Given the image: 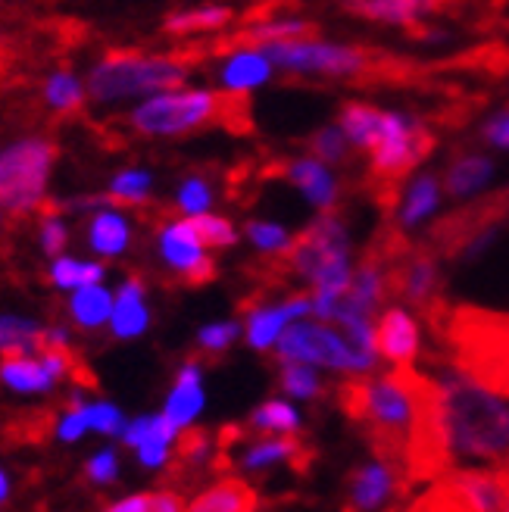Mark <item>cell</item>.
Listing matches in <instances>:
<instances>
[{
  "instance_id": "7dc6e473",
  "label": "cell",
  "mask_w": 509,
  "mask_h": 512,
  "mask_svg": "<svg viewBox=\"0 0 509 512\" xmlns=\"http://www.w3.org/2000/svg\"><path fill=\"white\" fill-rule=\"evenodd\" d=\"M0 219H4V207H0Z\"/></svg>"
},
{
  "instance_id": "c3c4849f",
  "label": "cell",
  "mask_w": 509,
  "mask_h": 512,
  "mask_svg": "<svg viewBox=\"0 0 509 512\" xmlns=\"http://www.w3.org/2000/svg\"><path fill=\"white\" fill-rule=\"evenodd\" d=\"M500 469H509V459H506V466H500Z\"/></svg>"
},
{
  "instance_id": "836d02e7",
  "label": "cell",
  "mask_w": 509,
  "mask_h": 512,
  "mask_svg": "<svg viewBox=\"0 0 509 512\" xmlns=\"http://www.w3.org/2000/svg\"><path fill=\"white\" fill-rule=\"evenodd\" d=\"M278 384H282L285 394L297 400H316L325 394L322 378L310 366H300V363H278Z\"/></svg>"
},
{
  "instance_id": "603a6c76",
  "label": "cell",
  "mask_w": 509,
  "mask_h": 512,
  "mask_svg": "<svg viewBox=\"0 0 509 512\" xmlns=\"http://www.w3.org/2000/svg\"><path fill=\"white\" fill-rule=\"evenodd\" d=\"M235 19L232 7L210 4V7H194V10H175L163 19V32L172 38L197 35V32H219Z\"/></svg>"
},
{
  "instance_id": "ba28073f",
  "label": "cell",
  "mask_w": 509,
  "mask_h": 512,
  "mask_svg": "<svg viewBox=\"0 0 509 512\" xmlns=\"http://www.w3.org/2000/svg\"><path fill=\"white\" fill-rule=\"evenodd\" d=\"M275 363L325 366L347 375H366L375 366V356L353 347L341 328L325 322H294L275 344Z\"/></svg>"
},
{
  "instance_id": "6da1fadb",
  "label": "cell",
  "mask_w": 509,
  "mask_h": 512,
  "mask_svg": "<svg viewBox=\"0 0 509 512\" xmlns=\"http://www.w3.org/2000/svg\"><path fill=\"white\" fill-rule=\"evenodd\" d=\"M416 384L419 369L410 366L385 375H347L335 388L338 409L363 431L378 463L397 469L400 484L416 428Z\"/></svg>"
},
{
  "instance_id": "8fae6325",
  "label": "cell",
  "mask_w": 509,
  "mask_h": 512,
  "mask_svg": "<svg viewBox=\"0 0 509 512\" xmlns=\"http://www.w3.org/2000/svg\"><path fill=\"white\" fill-rule=\"evenodd\" d=\"M79 369L72 347H54L41 356H0V384L16 394H44Z\"/></svg>"
},
{
  "instance_id": "7bdbcfd3",
  "label": "cell",
  "mask_w": 509,
  "mask_h": 512,
  "mask_svg": "<svg viewBox=\"0 0 509 512\" xmlns=\"http://www.w3.org/2000/svg\"><path fill=\"white\" fill-rule=\"evenodd\" d=\"M85 475L91 484H113L116 475H119V459L113 450H100L88 459V466H85Z\"/></svg>"
},
{
  "instance_id": "f6af8a7d",
  "label": "cell",
  "mask_w": 509,
  "mask_h": 512,
  "mask_svg": "<svg viewBox=\"0 0 509 512\" xmlns=\"http://www.w3.org/2000/svg\"><path fill=\"white\" fill-rule=\"evenodd\" d=\"M485 141L494 147H509V113H500L485 125Z\"/></svg>"
},
{
  "instance_id": "7c38bea8",
  "label": "cell",
  "mask_w": 509,
  "mask_h": 512,
  "mask_svg": "<svg viewBox=\"0 0 509 512\" xmlns=\"http://www.w3.org/2000/svg\"><path fill=\"white\" fill-rule=\"evenodd\" d=\"M257 175H275V178H288L291 185H297L303 191L313 207H319L322 213H338L341 210V185L338 178L328 172L319 160L313 157H297V160H272L263 169H257Z\"/></svg>"
},
{
  "instance_id": "f1b7e54d",
  "label": "cell",
  "mask_w": 509,
  "mask_h": 512,
  "mask_svg": "<svg viewBox=\"0 0 509 512\" xmlns=\"http://www.w3.org/2000/svg\"><path fill=\"white\" fill-rule=\"evenodd\" d=\"M247 428L257 434V438H272V434H297L300 416L297 409L285 400H266L263 406L253 409V416Z\"/></svg>"
},
{
  "instance_id": "e575fe53",
  "label": "cell",
  "mask_w": 509,
  "mask_h": 512,
  "mask_svg": "<svg viewBox=\"0 0 509 512\" xmlns=\"http://www.w3.org/2000/svg\"><path fill=\"white\" fill-rule=\"evenodd\" d=\"M188 225H191V232L197 235V241L203 247H210V250H225V247H235L238 244V232H235V225L228 222L225 216H185Z\"/></svg>"
},
{
  "instance_id": "4dcf8cb0",
  "label": "cell",
  "mask_w": 509,
  "mask_h": 512,
  "mask_svg": "<svg viewBox=\"0 0 509 512\" xmlns=\"http://www.w3.org/2000/svg\"><path fill=\"white\" fill-rule=\"evenodd\" d=\"M107 275V269L100 263H91V260H72V256H60L50 266V281H54L57 288H66V291H82V288H94L100 285Z\"/></svg>"
},
{
  "instance_id": "b9f144b4",
  "label": "cell",
  "mask_w": 509,
  "mask_h": 512,
  "mask_svg": "<svg viewBox=\"0 0 509 512\" xmlns=\"http://www.w3.org/2000/svg\"><path fill=\"white\" fill-rule=\"evenodd\" d=\"M88 419H91V428L100 434H125L122 413L113 403H88Z\"/></svg>"
},
{
  "instance_id": "1f68e13d",
  "label": "cell",
  "mask_w": 509,
  "mask_h": 512,
  "mask_svg": "<svg viewBox=\"0 0 509 512\" xmlns=\"http://www.w3.org/2000/svg\"><path fill=\"white\" fill-rule=\"evenodd\" d=\"M44 100H47V107L54 110V113L72 116V113H79L85 107V85L75 79L69 69H60V72H54L47 79Z\"/></svg>"
},
{
  "instance_id": "7a4b0ae2",
  "label": "cell",
  "mask_w": 509,
  "mask_h": 512,
  "mask_svg": "<svg viewBox=\"0 0 509 512\" xmlns=\"http://www.w3.org/2000/svg\"><path fill=\"white\" fill-rule=\"evenodd\" d=\"M444 360L503 400H509V313L481 306H450L441 300L425 313Z\"/></svg>"
},
{
  "instance_id": "9a60e30c",
  "label": "cell",
  "mask_w": 509,
  "mask_h": 512,
  "mask_svg": "<svg viewBox=\"0 0 509 512\" xmlns=\"http://www.w3.org/2000/svg\"><path fill=\"white\" fill-rule=\"evenodd\" d=\"M341 10L372 19V22H385V25H400L413 38H441L431 25H425V16H435L444 7L441 4H419V0H356V4H344Z\"/></svg>"
},
{
  "instance_id": "4fadbf2b",
  "label": "cell",
  "mask_w": 509,
  "mask_h": 512,
  "mask_svg": "<svg viewBox=\"0 0 509 512\" xmlns=\"http://www.w3.org/2000/svg\"><path fill=\"white\" fill-rule=\"evenodd\" d=\"M316 450L300 438V434H272V438H253L247 441V450L232 459V466L247 469V472H260L269 466H291L297 475H307L313 466Z\"/></svg>"
},
{
  "instance_id": "3957f363",
  "label": "cell",
  "mask_w": 509,
  "mask_h": 512,
  "mask_svg": "<svg viewBox=\"0 0 509 512\" xmlns=\"http://www.w3.org/2000/svg\"><path fill=\"white\" fill-rule=\"evenodd\" d=\"M129 128L141 138H182L207 128H225L232 135L253 132V104L250 94L232 91H169L144 100L129 113Z\"/></svg>"
},
{
  "instance_id": "d4e9b609",
  "label": "cell",
  "mask_w": 509,
  "mask_h": 512,
  "mask_svg": "<svg viewBox=\"0 0 509 512\" xmlns=\"http://www.w3.org/2000/svg\"><path fill=\"white\" fill-rule=\"evenodd\" d=\"M88 244L100 256H119L132 244V228L122 213L116 210H100L88 222Z\"/></svg>"
},
{
  "instance_id": "44dd1931",
  "label": "cell",
  "mask_w": 509,
  "mask_h": 512,
  "mask_svg": "<svg viewBox=\"0 0 509 512\" xmlns=\"http://www.w3.org/2000/svg\"><path fill=\"white\" fill-rule=\"evenodd\" d=\"M200 406H203V388H200V363L191 360L185 363L182 369H178L175 375V388L166 400V409H163V416L182 431L194 422V416L200 413Z\"/></svg>"
},
{
  "instance_id": "d590c367",
  "label": "cell",
  "mask_w": 509,
  "mask_h": 512,
  "mask_svg": "<svg viewBox=\"0 0 509 512\" xmlns=\"http://www.w3.org/2000/svg\"><path fill=\"white\" fill-rule=\"evenodd\" d=\"M178 213L185 216H207L210 203H213V185L207 175H188L182 188H178Z\"/></svg>"
},
{
  "instance_id": "2e32d148",
  "label": "cell",
  "mask_w": 509,
  "mask_h": 512,
  "mask_svg": "<svg viewBox=\"0 0 509 512\" xmlns=\"http://www.w3.org/2000/svg\"><path fill=\"white\" fill-rule=\"evenodd\" d=\"M419 322L400 310V306H391V310L378 313L375 322V353L385 356L388 363H394L397 369H410L419 356Z\"/></svg>"
},
{
  "instance_id": "f546056e",
  "label": "cell",
  "mask_w": 509,
  "mask_h": 512,
  "mask_svg": "<svg viewBox=\"0 0 509 512\" xmlns=\"http://www.w3.org/2000/svg\"><path fill=\"white\" fill-rule=\"evenodd\" d=\"M113 210H147L150 207V175L141 169L119 172L107 191Z\"/></svg>"
},
{
  "instance_id": "83f0119b",
  "label": "cell",
  "mask_w": 509,
  "mask_h": 512,
  "mask_svg": "<svg viewBox=\"0 0 509 512\" xmlns=\"http://www.w3.org/2000/svg\"><path fill=\"white\" fill-rule=\"evenodd\" d=\"M438 200H441V178L438 175H422L413 182L410 194L403 197L400 203V216H397V225L400 228H410L416 222H422L425 216H431L438 210Z\"/></svg>"
},
{
  "instance_id": "ab89813d",
  "label": "cell",
  "mask_w": 509,
  "mask_h": 512,
  "mask_svg": "<svg viewBox=\"0 0 509 512\" xmlns=\"http://www.w3.org/2000/svg\"><path fill=\"white\" fill-rule=\"evenodd\" d=\"M91 428V419H88V403L82 397H72L63 419L57 422V438L60 441H79L82 434Z\"/></svg>"
},
{
  "instance_id": "8d00e7d4",
  "label": "cell",
  "mask_w": 509,
  "mask_h": 512,
  "mask_svg": "<svg viewBox=\"0 0 509 512\" xmlns=\"http://www.w3.org/2000/svg\"><path fill=\"white\" fill-rule=\"evenodd\" d=\"M247 238L253 241V247L263 250L266 256H278V253H285L294 244L288 228L275 225V222H263V219H250L247 222Z\"/></svg>"
},
{
  "instance_id": "cb8c5ba5",
  "label": "cell",
  "mask_w": 509,
  "mask_h": 512,
  "mask_svg": "<svg viewBox=\"0 0 509 512\" xmlns=\"http://www.w3.org/2000/svg\"><path fill=\"white\" fill-rule=\"evenodd\" d=\"M47 350V328L32 319L0 316V356H41Z\"/></svg>"
},
{
  "instance_id": "4316f807",
  "label": "cell",
  "mask_w": 509,
  "mask_h": 512,
  "mask_svg": "<svg viewBox=\"0 0 509 512\" xmlns=\"http://www.w3.org/2000/svg\"><path fill=\"white\" fill-rule=\"evenodd\" d=\"M494 172L491 160L488 157H478V153H466V157H456L447 172H444V188L450 197H463V194H472L478 191L481 185L488 182Z\"/></svg>"
},
{
  "instance_id": "484cf974",
  "label": "cell",
  "mask_w": 509,
  "mask_h": 512,
  "mask_svg": "<svg viewBox=\"0 0 509 512\" xmlns=\"http://www.w3.org/2000/svg\"><path fill=\"white\" fill-rule=\"evenodd\" d=\"M113 306H116V297L104 285H94V288L75 291L69 297V316L79 328L94 331L113 319Z\"/></svg>"
},
{
  "instance_id": "9c48e42d",
  "label": "cell",
  "mask_w": 509,
  "mask_h": 512,
  "mask_svg": "<svg viewBox=\"0 0 509 512\" xmlns=\"http://www.w3.org/2000/svg\"><path fill=\"white\" fill-rule=\"evenodd\" d=\"M403 512H503L500 469L447 472L419 500L403 503Z\"/></svg>"
},
{
  "instance_id": "d6a6232c",
  "label": "cell",
  "mask_w": 509,
  "mask_h": 512,
  "mask_svg": "<svg viewBox=\"0 0 509 512\" xmlns=\"http://www.w3.org/2000/svg\"><path fill=\"white\" fill-rule=\"evenodd\" d=\"M307 147H310V153H313V160H319L322 166H325V163L347 166L350 157H353V144L344 138V132H341V128H335V125L319 128L316 135H310Z\"/></svg>"
},
{
  "instance_id": "bcb514c9",
  "label": "cell",
  "mask_w": 509,
  "mask_h": 512,
  "mask_svg": "<svg viewBox=\"0 0 509 512\" xmlns=\"http://www.w3.org/2000/svg\"><path fill=\"white\" fill-rule=\"evenodd\" d=\"M7 497H10V478H7L4 469H0V506L7 503Z\"/></svg>"
},
{
  "instance_id": "e0dca14e",
  "label": "cell",
  "mask_w": 509,
  "mask_h": 512,
  "mask_svg": "<svg viewBox=\"0 0 509 512\" xmlns=\"http://www.w3.org/2000/svg\"><path fill=\"white\" fill-rule=\"evenodd\" d=\"M313 313V297L310 294H291L278 306H257L247 313V344L253 350H272L278 338L294 325V319Z\"/></svg>"
},
{
  "instance_id": "d6986e66",
  "label": "cell",
  "mask_w": 509,
  "mask_h": 512,
  "mask_svg": "<svg viewBox=\"0 0 509 512\" xmlns=\"http://www.w3.org/2000/svg\"><path fill=\"white\" fill-rule=\"evenodd\" d=\"M260 509H263L260 491L250 481L235 475L219 478L213 488L200 491L188 506V512H260Z\"/></svg>"
},
{
  "instance_id": "ffe728a7",
  "label": "cell",
  "mask_w": 509,
  "mask_h": 512,
  "mask_svg": "<svg viewBox=\"0 0 509 512\" xmlns=\"http://www.w3.org/2000/svg\"><path fill=\"white\" fill-rule=\"evenodd\" d=\"M147 325H150V310H147V300H144V281L138 275H132L116 294L110 331H113V338L129 341V338L144 335Z\"/></svg>"
},
{
  "instance_id": "f35d334b",
  "label": "cell",
  "mask_w": 509,
  "mask_h": 512,
  "mask_svg": "<svg viewBox=\"0 0 509 512\" xmlns=\"http://www.w3.org/2000/svg\"><path fill=\"white\" fill-rule=\"evenodd\" d=\"M235 338H238V322H216V325H207L200 331L197 344H200L203 356H222L228 347L235 344Z\"/></svg>"
},
{
  "instance_id": "7402d4cb",
  "label": "cell",
  "mask_w": 509,
  "mask_h": 512,
  "mask_svg": "<svg viewBox=\"0 0 509 512\" xmlns=\"http://www.w3.org/2000/svg\"><path fill=\"white\" fill-rule=\"evenodd\" d=\"M269 75H272V63L260 50H241V54L225 57V66L219 69V82H222V91L247 94L253 88H260L263 82H269Z\"/></svg>"
},
{
  "instance_id": "5b68a950",
  "label": "cell",
  "mask_w": 509,
  "mask_h": 512,
  "mask_svg": "<svg viewBox=\"0 0 509 512\" xmlns=\"http://www.w3.org/2000/svg\"><path fill=\"white\" fill-rule=\"evenodd\" d=\"M260 54L288 72L328 75V79H347L360 85H410L428 72L413 60L388 54V50L366 47V44H328L316 38L272 44L263 47Z\"/></svg>"
},
{
  "instance_id": "74e56055",
  "label": "cell",
  "mask_w": 509,
  "mask_h": 512,
  "mask_svg": "<svg viewBox=\"0 0 509 512\" xmlns=\"http://www.w3.org/2000/svg\"><path fill=\"white\" fill-rule=\"evenodd\" d=\"M210 431L203 428H185L182 434H178L175 441V456L182 466H194V463H203V459H210Z\"/></svg>"
},
{
  "instance_id": "277c9868",
  "label": "cell",
  "mask_w": 509,
  "mask_h": 512,
  "mask_svg": "<svg viewBox=\"0 0 509 512\" xmlns=\"http://www.w3.org/2000/svg\"><path fill=\"white\" fill-rule=\"evenodd\" d=\"M435 378L444 391L453 456L488 459V463L506 466V459H509V400L478 388L475 381L456 372L444 356L438 360Z\"/></svg>"
},
{
  "instance_id": "ee69618b",
  "label": "cell",
  "mask_w": 509,
  "mask_h": 512,
  "mask_svg": "<svg viewBox=\"0 0 509 512\" xmlns=\"http://www.w3.org/2000/svg\"><path fill=\"white\" fill-rule=\"evenodd\" d=\"M104 512H154V494H132L110 503Z\"/></svg>"
},
{
  "instance_id": "ac0fdd59",
  "label": "cell",
  "mask_w": 509,
  "mask_h": 512,
  "mask_svg": "<svg viewBox=\"0 0 509 512\" xmlns=\"http://www.w3.org/2000/svg\"><path fill=\"white\" fill-rule=\"evenodd\" d=\"M122 441L138 453V459L144 466L157 469V466H166L169 447L178 441V428L163 413L160 416H141V419L125 425Z\"/></svg>"
},
{
  "instance_id": "60d3db41",
  "label": "cell",
  "mask_w": 509,
  "mask_h": 512,
  "mask_svg": "<svg viewBox=\"0 0 509 512\" xmlns=\"http://www.w3.org/2000/svg\"><path fill=\"white\" fill-rule=\"evenodd\" d=\"M41 250L47 253V256H63V250H66V241H69V228L63 225V219H60V213H41Z\"/></svg>"
},
{
  "instance_id": "5bb4252c",
  "label": "cell",
  "mask_w": 509,
  "mask_h": 512,
  "mask_svg": "<svg viewBox=\"0 0 509 512\" xmlns=\"http://www.w3.org/2000/svg\"><path fill=\"white\" fill-rule=\"evenodd\" d=\"M406 497L397 469L388 463H366L356 466L347 481H344V497H341V512H372L381 503H388L391 497Z\"/></svg>"
},
{
  "instance_id": "52a82bcc",
  "label": "cell",
  "mask_w": 509,
  "mask_h": 512,
  "mask_svg": "<svg viewBox=\"0 0 509 512\" xmlns=\"http://www.w3.org/2000/svg\"><path fill=\"white\" fill-rule=\"evenodd\" d=\"M57 153L50 138H22L0 150V207L16 216L44 210Z\"/></svg>"
},
{
  "instance_id": "30bf717a",
  "label": "cell",
  "mask_w": 509,
  "mask_h": 512,
  "mask_svg": "<svg viewBox=\"0 0 509 512\" xmlns=\"http://www.w3.org/2000/svg\"><path fill=\"white\" fill-rule=\"evenodd\" d=\"M157 244L163 263L185 281L191 288L207 285L216 278V260L203 253V244L191 232V225L185 216H163L157 228Z\"/></svg>"
},
{
  "instance_id": "8992f818",
  "label": "cell",
  "mask_w": 509,
  "mask_h": 512,
  "mask_svg": "<svg viewBox=\"0 0 509 512\" xmlns=\"http://www.w3.org/2000/svg\"><path fill=\"white\" fill-rule=\"evenodd\" d=\"M200 54H144V50H110L88 75V94L97 104H113L138 94L178 91Z\"/></svg>"
}]
</instances>
